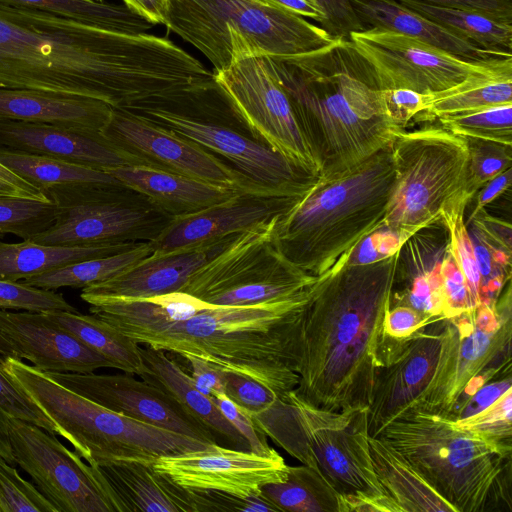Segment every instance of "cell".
I'll return each instance as SVG.
<instances>
[{"label": "cell", "mask_w": 512, "mask_h": 512, "mask_svg": "<svg viewBox=\"0 0 512 512\" xmlns=\"http://www.w3.org/2000/svg\"><path fill=\"white\" fill-rule=\"evenodd\" d=\"M298 200L264 191H243L234 197L192 214L174 217L148 242L152 254L191 248L239 234L259 223L282 215Z\"/></svg>", "instance_id": "obj_22"}, {"label": "cell", "mask_w": 512, "mask_h": 512, "mask_svg": "<svg viewBox=\"0 0 512 512\" xmlns=\"http://www.w3.org/2000/svg\"><path fill=\"white\" fill-rule=\"evenodd\" d=\"M123 4L138 16L153 25H164L167 19L170 0H121Z\"/></svg>", "instance_id": "obj_60"}, {"label": "cell", "mask_w": 512, "mask_h": 512, "mask_svg": "<svg viewBox=\"0 0 512 512\" xmlns=\"http://www.w3.org/2000/svg\"><path fill=\"white\" fill-rule=\"evenodd\" d=\"M277 218L237 234L180 291L209 304L244 306L292 298L311 287L319 277L290 262L275 243Z\"/></svg>", "instance_id": "obj_13"}, {"label": "cell", "mask_w": 512, "mask_h": 512, "mask_svg": "<svg viewBox=\"0 0 512 512\" xmlns=\"http://www.w3.org/2000/svg\"><path fill=\"white\" fill-rule=\"evenodd\" d=\"M213 73L235 116L254 139L298 167L320 174L292 100L267 56L245 57Z\"/></svg>", "instance_id": "obj_15"}, {"label": "cell", "mask_w": 512, "mask_h": 512, "mask_svg": "<svg viewBox=\"0 0 512 512\" xmlns=\"http://www.w3.org/2000/svg\"><path fill=\"white\" fill-rule=\"evenodd\" d=\"M0 309L27 312L68 311L77 312L62 294L25 284L23 281L0 279Z\"/></svg>", "instance_id": "obj_47"}, {"label": "cell", "mask_w": 512, "mask_h": 512, "mask_svg": "<svg viewBox=\"0 0 512 512\" xmlns=\"http://www.w3.org/2000/svg\"><path fill=\"white\" fill-rule=\"evenodd\" d=\"M87 1L103 2V0H87Z\"/></svg>", "instance_id": "obj_64"}, {"label": "cell", "mask_w": 512, "mask_h": 512, "mask_svg": "<svg viewBox=\"0 0 512 512\" xmlns=\"http://www.w3.org/2000/svg\"><path fill=\"white\" fill-rule=\"evenodd\" d=\"M411 236L383 226L366 236L353 249L347 264H370L386 259L396 254Z\"/></svg>", "instance_id": "obj_51"}, {"label": "cell", "mask_w": 512, "mask_h": 512, "mask_svg": "<svg viewBox=\"0 0 512 512\" xmlns=\"http://www.w3.org/2000/svg\"><path fill=\"white\" fill-rule=\"evenodd\" d=\"M328 271L292 298L244 306L212 304L181 321L113 326L140 345L194 356L249 377L281 399L293 391L301 319Z\"/></svg>", "instance_id": "obj_4"}, {"label": "cell", "mask_w": 512, "mask_h": 512, "mask_svg": "<svg viewBox=\"0 0 512 512\" xmlns=\"http://www.w3.org/2000/svg\"><path fill=\"white\" fill-rule=\"evenodd\" d=\"M260 495L279 511L343 512L342 495L318 470L308 466H289L283 482L261 488Z\"/></svg>", "instance_id": "obj_37"}, {"label": "cell", "mask_w": 512, "mask_h": 512, "mask_svg": "<svg viewBox=\"0 0 512 512\" xmlns=\"http://www.w3.org/2000/svg\"><path fill=\"white\" fill-rule=\"evenodd\" d=\"M126 110L219 155L250 182L269 192L301 199L319 177L234 130L229 123L238 119L214 74L188 87L174 100Z\"/></svg>", "instance_id": "obj_10"}, {"label": "cell", "mask_w": 512, "mask_h": 512, "mask_svg": "<svg viewBox=\"0 0 512 512\" xmlns=\"http://www.w3.org/2000/svg\"><path fill=\"white\" fill-rule=\"evenodd\" d=\"M425 3L483 12L512 23V0H417Z\"/></svg>", "instance_id": "obj_58"}, {"label": "cell", "mask_w": 512, "mask_h": 512, "mask_svg": "<svg viewBox=\"0 0 512 512\" xmlns=\"http://www.w3.org/2000/svg\"><path fill=\"white\" fill-rule=\"evenodd\" d=\"M42 313L106 358L114 368L138 376L146 371L140 345L97 316L68 311Z\"/></svg>", "instance_id": "obj_36"}, {"label": "cell", "mask_w": 512, "mask_h": 512, "mask_svg": "<svg viewBox=\"0 0 512 512\" xmlns=\"http://www.w3.org/2000/svg\"><path fill=\"white\" fill-rule=\"evenodd\" d=\"M225 395L242 411L254 415L268 408L277 394L265 385L240 374L226 372Z\"/></svg>", "instance_id": "obj_49"}, {"label": "cell", "mask_w": 512, "mask_h": 512, "mask_svg": "<svg viewBox=\"0 0 512 512\" xmlns=\"http://www.w3.org/2000/svg\"><path fill=\"white\" fill-rule=\"evenodd\" d=\"M0 147L52 157L97 169L137 165L100 133L45 123L0 119Z\"/></svg>", "instance_id": "obj_26"}, {"label": "cell", "mask_w": 512, "mask_h": 512, "mask_svg": "<svg viewBox=\"0 0 512 512\" xmlns=\"http://www.w3.org/2000/svg\"><path fill=\"white\" fill-rule=\"evenodd\" d=\"M230 235L191 248L150 254L139 263L105 281L82 288L89 305L113 298H147L180 291L191 275L224 249Z\"/></svg>", "instance_id": "obj_24"}, {"label": "cell", "mask_w": 512, "mask_h": 512, "mask_svg": "<svg viewBox=\"0 0 512 512\" xmlns=\"http://www.w3.org/2000/svg\"><path fill=\"white\" fill-rule=\"evenodd\" d=\"M212 399L225 418L245 438L249 451L262 456L271 455L276 451L269 447L265 436L257 430L251 416L239 409L225 394L213 396Z\"/></svg>", "instance_id": "obj_53"}, {"label": "cell", "mask_w": 512, "mask_h": 512, "mask_svg": "<svg viewBox=\"0 0 512 512\" xmlns=\"http://www.w3.org/2000/svg\"><path fill=\"white\" fill-rule=\"evenodd\" d=\"M510 390H512L511 374L499 376L479 387L454 410L449 418L463 421L474 417L494 405Z\"/></svg>", "instance_id": "obj_52"}, {"label": "cell", "mask_w": 512, "mask_h": 512, "mask_svg": "<svg viewBox=\"0 0 512 512\" xmlns=\"http://www.w3.org/2000/svg\"><path fill=\"white\" fill-rule=\"evenodd\" d=\"M397 260L398 252L370 264L346 262L322 281L301 319L293 390L301 400L327 411L368 408Z\"/></svg>", "instance_id": "obj_2"}, {"label": "cell", "mask_w": 512, "mask_h": 512, "mask_svg": "<svg viewBox=\"0 0 512 512\" xmlns=\"http://www.w3.org/2000/svg\"><path fill=\"white\" fill-rule=\"evenodd\" d=\"M153 467L183 488L219 491L238 498L260 495L263 486L283 482L289 469L277 451L262 456L218 444L161 456Z\"/></svg>", "instance_id": "obj_20"}, {"label": "cell", "mask_w": 512, "mask_h": 512, "mask_svg": "<svg viewBox=\"0 0 512 512\" xmlns=\"http://www.w3.org/2000/svg\"><path fill=\"white\" fill-rule=\"evenodd\" d=\"M1 364L6 374L53 422L56 434L65 438L90 465L118 461L153 465L161 456L214 445L107 409L21 359L1 355Z\"/></svg>", "instance_id": "obj_8"}, {"label": "cell", "mask_w": 512, "mask_h": 512, "mask_svg": "<svg viewBox=\"0 0 512 512\" xmlns=\"http://www.w3.org/2000/svg\"><path fill=\"white\" fill-rule=\"evenodd\" d=\"M99 133L109 145L129 156L137 165L239 191L272 193L250 182L212 152L126 109L113 108Z\"/></svg>", "instance_id": "obj_17"}, {"label": "cell", "mask_w": 512, "mask_h": 512, "mask_svg": "<svg viewBox=\"0 0 512 512\" xmlns=\"http://www.w3.org/2000/svg\"><path fill=\"white\" fill-rule=\"evenodd\" d=\"M264 5L322 23L324 14L316 0H256Z\"/></svg>", "instance_id": "obj_61"}, {"label": "cell", "mask_w": 512, "mask_h": 512, "mask_svg": "<svg viewBox=\"0 0 512 512\" xmlns=\"http://www.w3.org/2000/svg\"><path fill=\"white\" fill-rule=\"evenodd\" d=\"M377 437L413 464L456 512L511 511L512 448L418 409L402 413Z\"/></svg>", "instance_id": "obj_6"}, {"label": "cell", "mask_w": 512, "mask_h": 512, "mask_svg": "<svg viewBox=\"0 0 512 512\" xmlns=\"http://www.w3.org/2000/svg\"><path fill=\"white\" fill-rule=\"evenodd\" d=\"M394 183L391 145L340 172L319 175L302 198L278 216L277 247L313 277L346 263L366 236L384 226Z\"/></svg>", "instance_id": "obj_5"}, {"label": "cell", "mask_w": 512, "mask_h": 512, "mask_svg": "<svg viewBox=\"0 0 512 512\" xmlns=\"http://www.w3.org/2000/svg\"><path fill=\"white\" fill-rule=\"evenodd\" d=\"M368 441L377 478L400 512H456L393 446L380 437Z\"/></svg>", "instance_id": "obj_32"}, {"label": "cell", "mask_w": 512, "mask_h": 512, "mask_svg": "<svg viewBox=\"0 0 512 512\" xmlns=\"http://www.w3.org/2000/svg\"><path fill=\"white\" fill-rule=\"evenodd\" d=\"M451 133L512 145V103L438 118Z\"/></svg>", "instance_id": "obj_41"}, {"label": "cell", "mask_w": 512, "mask_h": 512, "mask_svg": "<svg viewBox=\"0 0 512 512\" xmlns=\"http://www.w3.org/2000/svg\"><path fill=\"white\" fill-rule=\"evenodd\" d=\"M437 321L423 316L406 305L391 306L383 322V334L393 338H404Z\"/></svg>", "instance_id": "obj_56"}, {"label": "cell", "mask_w": 512, "mask_h": 512, "mask_svg": "<svg viewBox=\"0 0 512 512\" xmlns=\"http://www.w3.org/2000/svg\"><path fill=\"white\" fill-rule=\"evenodd\" d=\"M0 2L51 12L85 24L122 33H146L154 26L129 10L124 4L87 0H0Z\"/></svg>", "instance_id": "obj_40"}, {"label": "cell", "mask_w": 512, "mask_h": 512, "mask_svg": "<svg viewBox=\"0 0 512 512\" xmlns=\"http://www.w3.org/2000/svg\"><path fill=\"white\" fill-rule=\"evenodd\" d=\"M206 73L166 37L116 32L0 2V87L127 109L197 83Z\"/></svg>", "instance_id": "obj_1"}, {"label": "cell", "mask_w": 512, "mask_h": 512, "mask_svg": "<svg viewBox=\"0 0 512 512\" xmlns=\"http://www.w3.org/2000/svg\"><path fill=\"white\" fill-rule=\"evenodd\" d=\"M464 138L468 147L464 191L472 200L487 182L511 168L512 145L477 138Z\"/></svg>", "instance_id": "obj_45"}, {"label": "cell", "mask_w": 512, "mask_h": 512, "mask_svg": "<svg viewBox=\"0 0 512 512\" xmlns=\"http://www.w3.org/2000/svg\"><path fill=\"white\" fill-rule=\"evenodd\" d=\"M251 418L261 434L326 477L342 495L343 512H400L373 467L367 408L327 411L291 391Z\"/></svg>", "instance_id": "obj_7"}, {"label": "cell", "mask_w": 512, "mask_h": 512, "mask_svg": "<svg viewBox=\"0 0 512 512\" xmlns=\"http://www.w3.org/2000/svg\"><path fill=\"white\" fill-rule=\"evenodd\" d=\"M349 1L356 17L364 27L366 25L367 28L396 32L473 61L507 58L460 38L412 9L403 6L398 0Z\"/></svg>", "instance_id": "obj_31"}, {"label": "cell", "mask_w": 512, "mask_h": 512, "mask_svg": "<svg viewBox=\"0 0 512 512\" xmlns=\"http://www.w3.org/2000/svg\"><path fill=\"white\" fill-rule=\"evenodd\" d=\"M510 285L495 304L479 303L442 320L443 345L436 373L411 409L450 417L485 383L511 374Z\"/></svg>", "instance_id": "obj_12"}, {"label": "cell", "mask_w": 512, "mask_h": 512, "mask_svg": "<svg viewBox=\"0 0 512 512\" xmlns=\"http://www.w3.org/2000/svg\"><path fill=\"white\" fill-rule=\"evenodd\" d=\"M9 416L56 434L53 422L3 370L0 356V455L13 464L14 457L8 432Z\"/></svg>", "instance_id": "obj_44"}, {"label": "cell", "mask_w": 512, "mask_h": 512, "mask_svg": "<svg viewBox=\"0 0 512 512\" xmlns=\"http://www.w3.org/2000/svg\"><path fill=\"white\" fill-rule=\"evenodd\" d=\"M441 220V219H440ZM432 223L414 233L398 251L391 306H409L428 319L443 315L441 265L448 248V233Z\"/></svg>", "instance_id": "obj_25"}, {"label": "cell", "mask_w": 512, "mask_h": 512, "mask_svg": "<svg viewBox=\"0 0 512 512\" xmlns=\"http://www.w3.org/2000/svg\"><path fill=\"white\" fill-rule=\"evenodd\" d=\"M45 373L66 388L114 412L202 442L217 444L214 435L171 396L145 381L119 374Z\"/></svg>", "instance_id": "obj_21"}, {"label": "cell", "mask_w": 512, "mask_h": 512, "mask_svg": "<svg viewBox=\"0 0 512 512\" xmlns=\"http://www.w3.org/2000/svg\"><path fill=\"white\" fill-rule=\"evenodd\" d=\"M460 38L502 56H512V23L471 9L444 7L417 0H398Z\"/></svg>", "instance_id": "obj_35"}, {"label": "cell", "mask_w": 512, "mask_h": 512, "mask_svg": "<svg viewBox=\"0 0 512 512\" xmlns=\"http://www.w3.org/2000/svg\"><path fill=\"white\" fill-rule=\"evenodd\" d=\"M0 355L2 356H10L14 358H18L17 352L13 348V346L2 336L0 333Z\"/></svg>", "instance_id": "obj_63"}, {"label": "cell", "mask_w": 512, "mask_h": 512, "mask_svg": "<svg viewBox=\"0 0 512 512\" xmlns=\"http://www.w3.org/2000/svg\"><path fill=\"white\" fill-rule=\"evenodd\" d=\"M140 353L146 367V371L140 376L143 381L171 396L189 415L209 430L216 441L222 440L233 448L249 451L245 438L225 418L212 397L204 395L196 388L177 361L169 358L166 352L147 345H140Z\"/></svg>", "instance_id": "obj_30"}, {"label": "cell", "mask_w": 512, "mask_h": 512, "mask_svg": "<svg viewBox=\"0 0 512 512\" xmlns=\"http://www.w3.org/2000/svg\"><path fill=\"white\" fill-rule=\"evenodd\" d=\"M14 457L57 512H120L109 484L96 466L86 464L55 436L30 422L9 416Z\"/></svg>", "instance_id": "obj_16"}, {"label": "cell", "mask_w": 512, "mask_h": 512, "mask_svg": "<svg viewBox=\"0 0 512 512\" xmlns=\"http://www.w3.org/2000/svg\"><path fill=\"white\" fill-rule=\"evenodd\" d=\"M443 315L451 318L474 308L466 279L448 248L441 265Z\"/></svg>", "instance_id": "obj_50"}, {"label": "cell", "mask_w": 512, "mask_h": 512, "mask_svg": "<svg viewBox=\"0 0 512 512\" xmlns=\"http://www.w3.org/2000/svg\"><path fill=\"white\" fill-rule=\"evenodd\" d=\"M268 58L292 100L319 175L362 162L390 146L401 130L387 114L372 65L350 39L335 38L308 53Z\"/></svg>", "instance_id": "obj_3"}, {"label": "cell", "mask_w": 512, "mask_h": 512, "mask_svg": "<svg viewBox=\"0 0 512 512\" xmlns=\"http://www.w3.org/2000/svg\"><path fill=\"white\" fill-rule=\"evenodd\" d=\"M324 14L320 24L331 36L349 39L352 32L365 27L356 17L349 0H316Z\"/></svg>", "instance_id": "obj_54"}, {"label": "cell", "mask_w": 512, "mask_h": 512, "mask_svg": "<svg viewBox=\"0 0 512 512\" xmlns=\"http://www.w3.org/2000/svg\"><path fill=\"white\" fill-rule=\"evenodd\" d=\"M404 338L383 334L377 348L371 401L367 408L369 436L411 409L432 381L443 345L442 320Z\"/></svg>", "instance_id": "obj_19"}, {"label": "cell", "mask_w": 512, "mask_h": 512, "mask_svg": "<svg viewBox=\"0 0 512 512\" xmlns=\"http://www.w3.org/2000/svg\"><path fill=\"white\" fill-rule=\"evenodd\" d=\"M512 103V57L497 59L488 69L461 83L425 95L423 119L467 113L486 107Z\"/></svg>", "instance_id": "obj_33"}, {"label": "cell", "mask_w": 512, "mask_h": 512, "mask_svg": "<svg viewBox=\"0 0 512 512\" xmlns=\"http://www.w3.org/2000/svg\"><path fill=\"white\" fill-rule=\"evenodd\" d=\"M0 196H13L38 201H52L45 192L22 179L0 163Z\"/></svg>", "instance_id": "obj_59"}, {"label": "cell", "mask_w": 512, "mask_h": 512, "mask_svg": "<svg viewBox=\"0 0 512 512\" xmlns=\"http://www.w3.org/2000/svg\"><path fill=\"white\" fill-rule=\"evenodd\" d=\"M511 168L497 175L495 178L487 182L477 193L476 205L471 214V218H474L480 213L484 207L500 196L503 192L509 189L511 185Z\"/></svg>", "instance_id": "obj_62"}, {"label": "cell", "mask_w": 512, "mask_h": 512, "mask_svg": "<svg viewBox=\"0 0 512 512\" xmlns=\"http://www.w3.org/2000/svg\"><path fill=\"white\" fill-rule=\"evenodd\" d=\"M103 171L146 196L173 218L222 203L243 192L144 165H120Z\"/></svg>", "instance_id": "obj_27"}, {"label": "cell", "mask_w": 512, "mask_h": 512, "mask_svg": "<svg viewBox=\"0 0 512 512\" xmlns=\"http://www.w3.org/2000/svg\"><path fill=\"white\" fill-rule=\"evenodd\" d=\"M137 244L63 246L40 244L31 240L0 242V279L25 280L71 263L126 251Z\"/></svg>", "instance_id": "obj_34"}, {"label": "cell", "mask_w": 512, "mask_h": 512, "mask_svg": "<svg viewBox=\"0 0 512 512\" xmlns=\"http://www.w3.org/2000/svg\"><path fill=\"white\" fill-rule=\"evenodd\" d=\"M0 333L19 359L29 360L44 372L91 373L99 368H114L106 358L42 312L0 309Z\"/></svg>", "instance_id": "obj_23"}, {"label": "cell", "mask_w": 512, "mask_h": 512, "mask_svg": "<svg viewBox=\"0 0 512 512\" xmlns=\"http://www.w3.org/2000/svg\"><path fill=\"white\" fill-rule=\"evenodd\" d=\"M151 253L149 243L141 242L129 250L71 263L27 278L23 282L47 290L63 287L85 288L120 274Z\"/></svg>", "instance_id": "obj_39"}, {"label": "cell", "mask_w": 512, "mask_h": 512, "mask_svg": "<svg viewBox=\"0 0 512 512\" xmlns=\"http://www.w3.org/2000/svg\"><path fill=\"white\" fill-rule=\"evenodd\" d=\"M470 200L462 197L441 212V222L449 238V250L463 273L473 306L480 303L481 277L477 266L472 240L464 222V211Z\"/></svg>", "instance_id": "obj_43"}, {"label": "cell", "mask_w": 512, "mask_h": 512, "mask_svg": "<svg viewBox=\"0 0 512 512\" xmlns=\"http://www.w3.org/2000/svg\"><path fill=\"white\" fill-rule=\"evenodd\" d=\"M112 110L108 104L92 98L0 87V119L99 133Z\"/></svg>", "instance_id": "obj_28"}, {"label": "cell", "mask_w": 512, "mask_h": 512, "mask_svg": "<svg viewBox=\"0 0 512 512\" xmlns=\"http://www.w3.org/2000/svg\"><path fill=\"white\" fill-rule=\"evenodd\" d=\"M383 100L387 114L393 124L404 129L424 109L425 95L409 89H383Z\"/></svg>", "instance_id": "obj_55"}, {"label": "cell", "mask_w": 512, "mask_h": 512, "mask_svg": "<svg viewBox=\"0 0 512 512\" xmlns=\"http://www.w3.org/2000/svg\"><path fill=\"white\" fill-rule=\"evenodd\" d=\"M455 422L487 440L512 448V390L478 415Z\"/></svg>", "instance_id": "obj_48"}, {"label": "cell", "mask_w": 512, "mask_h": 512, "mask_svg": "<svg viewBox=\"0 0 512 512\" xmlns=\"http://www.w3.org/2000/svg\"><path fill=\"white\" fill-rule=\"evenodd\" d=\"M181 357L190 369L187 374L201 393L209 397L225 394L227 371L194 356Z\"/></svg>", "instance_id": "obj_57"}, {"label": "cell", "mask_w": 512, "mask_h": 512, "mask_svg": "<svg viewBox=\"0 0 512 512\" xmlns=\"http://www.w3.org/2000/svg\"><path fill=\"white\" fill-rule=\"evenodd\" d=\"M0 163L43 192L57 186L121 183L101 169L6 147H0Z\"/></svg>", "instance_id": "obj_38"}, {"label": "cell", "mask_w": 512, "mask_h": 512, "mask_svg": "<svg viewBox=\"0 0 512 512\" xmlns=\"http://www.w3.org/2000/svg\"><path fill=\"white\" fill-rule=\"evenodd\" d=\"M349 39L372 65L381 89L428 95L488 69L497 59L473 61L426 42L384 29L365 28Z\"/></svg>", "instance_id": "obj_18"}, {"label": "cell", "mask_w": 512, "mask_h": 512, "mask_svg": "<svg viewBox=\"0 0 512 512\" xmlns=\"http://www.w3.org/2000/svg\"><path fill=\"white\" fill-rule=\"evenodd\" d=\"M57 512L36 486L0 455V512Z\"/></svg>", "instance_id": "obj_46"}, {"label": "cell", "mask_w": 512, "mask_h": 512, "mask_svg": "<svg viewBox=\"0 0 512 512\" xmlns=\"http://www.w3.org/2000/svg\"><path fill=\"white\" fill-rule=\"evenodd\" d=\"M395 183L384 226L413 235L441 219V212L467 197L466 139L442 125L399 130L391 143Z\"/></svg>", "instance_id": "obj_11"}, {"label": "cell", "mask_w": 512, "mask_h": 512, "mask_svg": "<svg viewBox=\"0 0 512 512\" xmlns=\"http://www.w3.org/2000/svg\"><path fill=\"white\" fill-rule=\"evenodd\" d=\"M96 467L116 497L120 512H197L193 491L177 485L152 464L118 461Z\"/></svg>", "instance_id": "obj_29"}, {"label": "cell", "mask_w": 512, "mask_h": 512, "mask_svg": "<svg viewBox=\"0 0 512 512\" xmlns=\"http://www.w3.org/2000/svg\"><path fill=\"white\" fill-rule=\"evenodd\" d=\"M55 203V222L30 239L63 246L150 242L171 222L146 196L123 185L76 184L45 191Z\"/></svg>", "instance_id": "obj_14"}, {"label": "cell", "mask_w": 512, "mask_h": 512, "mask_svg": "<svg viewBox=\"0 0 512 512\" xmlns=\"http://www.w3.org/2000/svg\"><path fill=\"white\" fill-rule=\"evenodd\" d=\"M164 26L200 51L214 72L245 57L308 53L335 39L303 17L256 0H170Z\"/></svg>", "instance_id": "obj_9"}, {"label": "cell", "mask_w": 512, "mask_h": 512, "mask_svg": "<svg viewBox=\"0 0 512 512\" xmlns=\"http://www.w3.org/2000/svg\"><path fill=\"white\" fill-rule=\"evenodd\" d=\"M53 201L0 196V238L13 234L30 240L48 229L56 220Z\"/></svg>", "instance_id": "obj_42"}]
</instances>
